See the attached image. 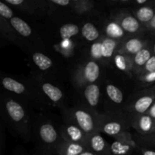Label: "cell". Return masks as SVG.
I'll use <instances>...</instances> for the list:
<instances>
[{
	"label": "cell",
	"mask_w": 155,
	"mask_h": 155,
	"mask_svg": "<svg viewBox=\"0 0 155 155\" xmlns=\"http://www.w3.org/2000/svg\"><path fill=\"white\" fill-rule=\"evenodd\" d=\"M37 86L41 93L43 94L53 105L61 107L64 99V95L58 86L43 79L38 80Z\"/></svg>",
	"instance_id": "obj_10"
},
{
	"label": "cell",
	"mask_w": 155,
	"mask_h": 155,
	"mask_svg": "<svg viewBox=\"0 0 155 155\" xmlns=\"http://www.w3.org/2000/svg\"><path fill=\"white\" fill-rule=\"evenodd\" d=\"M129 118L122 112L99 113V132L114 139L133 141Z\"/></svg>",
	"instance_id": "obj_2"
},
{
	"label": "cell",
	"mask_w": 155,
	"mask_h": 155,
	"mask_svg": "<svg viewBox=\"0 0 155 155\" xmlns=\"http://www.w3.org/2000/svg\"><path fill=\"white\" fill-rule=\"evenodd\" d=\"M155 101V86L140 89L133 94L124 105L122 113L129 120L138 115L145 114Z\"/></svg>",
	"instance_id": "obj_4"
},
{
	"label": "cell",
	"mask_w": 155,
	"mask_h": 155,
	"mask_svg": "<svg viewBox=\"0 0 155 155\" xmlns=\"http://www.w3.org/2000/svg\"><path fill=\"white\" fill-rule=\"evenodd\" d=\"M137 149H138V151H140L141 154L142 155H155L154 150L148 149V148H146V146L140 145V144H139V143H138Z\"/></svg>",
	"instance_id": "obj_33"
},
{
	"label": "cell",
	"mask_w": 155,
	"mask_h": 155,
	"mask_svg": "<svg viewBox=\"0 0 155 155\" xmlns=\"http://www.w3.org/2000/svg\"><path fill=\"white\" fill-rule=\"evenodd\" d=\"M138 143L134 141H124L114 139L110 144L111 155H128L135 148H137Z\"/></svg>",
	"instance_id": "obj_21"
},
{
	"label": "cell",
	"mask_w": 155,
	"mask_h": 155,
	"mask_svg": "<svg viewBox=\"0 0 155 155\" xmlns=\"http://www.w3.org/2000/svg\"><path fill=\"white\" fill-rule=\"evenodd\" d=\"M147 114H148L149 116H151L153 119L155 120V101L154 104L151 106V107L149 108V110L147 112Z\"/></svg>",
	"instance_id": "obj_37"
},
{
	"label": "cell",
	"mask_w": 155,
	"mask_h": 155,
	"mask_svg": "<svg viewBox=\"0 0 155 155\" xmlns=\"http://www.w3.org/2000/svg\"><path fill=\"white\" fill-rule=\"evenodd\" d=\"M112 62L119 71L127 74V76L133 77V64L132 56L120 52V51H117V53L112 59Z\"/></svg>",
	"instance_id": "obj_18"
},
{
	"label": "cell",
	"mask_w": 155,
	"mask_h": 155,
	"mask_svg": "<svg viewBox=\"0 0 155 155\" xmlns=\"http://www.w3.org/2000/svg\"><path fill=\"white\" fill-rule=\"evenodd\" d=\"M0 155H5L4 131H3V128L2 125H1V133H0Z\"/></svg>",
	"instance_id": "obj_35"
},
{
	"label": "cell",
	"mask_w": 155,
	"mask_h": 155,
	"mask_svg": "<svg viewBox=\"0 0 155 155\" xmlns=\"http://www.w3.org/2000/svg\"><path fill=\"white\" fill-rule=\"evenodd\" d=\"M148 45H150L148 41L143 39L142 36H140L139 35L128 36L126 39L122 40L117 51L133 57Z\"/></svg>",
	"instance_id": "obj_13"
},
{
	"label": "cell",
	"mask_w": 155,
	"mask_h": 155,
	"mask_svg": "<svg viewBox=\"0 0 155 155\" xmlns=\"http://www.w3.org/2000/svg\"><path fill=\"white\" fill-rule=\"evenodd\" d=\"M81 33L86 41L92 43L97 42L101 38L99 30L92 23L88 22L83 24L81 29Z\"/></svg>",
	"instance_id": "obj_25"
},
{
	"label": "cell",
	"mask_w": 155,
	"mask_h": 155,
	"mask_svg": "<svg viewBox=\"0 0 155 155\" xmlns=\"http://www.w3.org/2000/svg\"><path fill=\"white\" fill-rule=\"evenodd\" d=\"M2 86L5 90L15 95L26 96L29 98L35 97L34 92L30 89V86L25 83L13 78V77H4L2 78Z\"/></svg>",
	"instance_id": "obj_12"
},
{
	"label": "cell",
	"mask_w": 155,
	"mask_h": 155,
	"mask_svg": "<svg viewBox=\"0 0 155 155\" xmlns=\"http://www.w3.org/2000/svg\"><path fill=\"white\" fill-rule=\"evenodd\" d=\"M60 134L62 140L81 144L87 147V140L89 136L75 124L69 122H64V124L60 128Z\"/></svg>",
	"instance_id": "obj_9"
},
{
	"label": "cell",
	"mask_w": 155,
	"mask_h": 155,
	"mask_svg": "<svg viewBox=\"0 0 155 155\" xmlns=\"http://www.w3.org/2000/svg\"><path fill=\"white\" fill-rule=\"evenodd\" d=\"M152 72H155V54H153V55L151 56V58L148 60V61L147 62L146 64L145 65L143 69L141 71V72L139 73L138 75Z\"/></svg>",
	"instance_id": "obj_32"
},
{
	"label": "cell",
	"mask_w": 155,
	"mask_h": 155,
	"mask_svg": "<svg viewBox=\"0 0 155 155\" xmlns=\"http://www.w3.org/2000/svg\"><path fill=\"white\" fill-rule=\"evenodd\" d=\"M122 41L103 36L90 47V57L100 64H106L112 61L114 56L119 49Z\"/></svg>",
	"instance_id": "obj_6"
},
{
	"label": "cell",
	"mask_w": 155,
	"mask_h": 155,
	"mask_svg": "<svg viewBox=\"0 0 155 155\" xmlns=\"http://www.w3.org/2000/svg\"><path fill=\"white\" fill-rule=\"evenodd\" d=\"M106 95L107 98L110 100L113 104L120 105L124 103V95L123 91L116 85L110 83H107L104 87Z\"/></svg>",
	"instance_id": "obj_23"
},
{
	"label": "cell",
	"mask_w": 155,
	"mask_h": 155,
	"mask_svg": "<svg viewBox=\"0 0 155 155\" xmlns=\"http://www.w3.org/2000/svg\"><path fill=\"white\" fill-rule=\"evenodd\" d=\"M32 59L35 65L41 71H47L53 65L52 61L49 57L39 51L33 53L32 55Z\"/></svg>",
	"instance_id": "obj_27"
},
{
	"label": "cell",
	"mask_w": 155,
	"mask_h": 155,
	"mask_svg": "<svg viewBox=\"0 0 155 155\" xmlns=\"http://www.w3.org/2000/svg\"><path fill=\"white\" fill-rule=\"evenodd\" d=\"M0 29L2 35L8 40L12 41L14 42H19V38L17 36V32L14 30L10 22L5 18H0Z\"/></svg>",
	"instance_id": "obj_26"
},
{
	"label": "cell",
	"mask_w": 155,
	"mask_h": 155,
	"mask_svg": "<svg viewBox=\"0 0 155 155\" xmlns=\"http://www.w3.org/2000/svg\"><path fill=\"white\" fill-rule=\"evenodd\" d=\"M82 95L86 104V107L95 110L101 98V87L98 83H92L81 89Z\"/></svg>",
	"instance_id": "obj_15"
},
{
	"label": "cell",
	"mask_w": 155,
	"mask_h": 155,
	"mask_svg": "<svg viewBox=\"0 0 155 155\" xmlns=\"http://www.w3.org/2000/svg\"><path fill=\"white\" fill-rule=\"evenodd\" d=\"M130 123L139 136H149L155 132V120L147 114L131 117Z\"/></svg>",
	"instance_id": "obj_11"
},
{
	"label": "cell",
	"mask_w": 155,
	"mask_h": 155,
	"mask_svg": "<svg viewBox=\"0 0 155 155\" xmlns=\"http://www.w3.org/2000/svg\"><path fill=\"white\" fill-rule=\"evenodd\" d=\"M155 2H149L145 5L137 7L133 14L138 21L145 27L148 24L155 15Z\"/></svg>",
	"instance_id": "obj_19"
},
{
	"label": "cell",
	"mask_w": 155,
	"mask_h": 155,
	"mask_svg": "<svg viewBox=\"0 0 155 155\" xmlns=\"http://www.w3.org/2000/svg\"><path fill=\"white\" fill-rule=\"evenodd\" d=\"M2 114L14 131L26 142L30 139V117L24 103L17 97L5 94L2 97Z\"/></svg>",
	"instance_id": "obj_1"
},
{
	"label": "cell",
	"mask_w": 155,
	"mask_h": 155,
	"mask_svg": "<svg viewBox=\"0 0 155 155\" xmlns=\"http://www.w3.org/2000/svg\"><path fill=\"white\" fill-rule=\"evenodd\" d=\"M95 2L88 0H74L72 1L71 7L74 12L79 15L89 13L93 9Z\"/></svg>",
	"instance_id": "obj_28"
},
{
	"label": "cell",
	"mask_w": 155,
	"mask_h": 155,
	"mask_svg": "<svg viewBox=\"0 0 155 155\" xmlns=\"http://www.w3.org/2000/svg\"><path fill=\"white\" fill-rule=\"evenodd\" d=\"M88 150L86 145L62 140L56 149L55 155H80Z\"/></svg>",
	"instance_id": "obj_20"
},
{
	"label": "cell",
	"mask_w": 155,
	"mask_h": 155,
	"mask_svg": "<svg viewBox=\"0 0 155 155\" xmlns=\"http://www.w3.org/2000/svg\"><path fill=\"white\" fill-rule=\"evenodd\" d=\"M38 138L42 146L48 152L56 153L58 146L62 141L60 131L50 121H44L38 127Z\"/></svg>",
	"instance_id": "obj_7"
},
{
	"label": "cell",
	"mask_w": 155,
	"mask_h": 155,
	"mask_svg": "<svg viewBox=\"0 0 155 155\" xmlns=\"http://www.w3.org/2000/svg\"><path fill=\"white\" fill-rule=\"evenodd\" d=\"M116 21L124 32L129 36H137L145 31L144 26L139 22L134 15L127 10H121L115 15Z\"/></svg>",
	"instance_id": "obj_8"
},
{
	"label": "cell",
	"mask_w": 155,
	"mask_h": 155,
	"mask_svg": "<svg viewBox=\"0 0 155 155\" xmlns=\"http://www.w3.org/2000/svg\"><path fill=\"white\" fill-rule=\"evenodd\" d=\"M0 16H1V18H5L8 21H10L14 17L13 11L8 5L5 2H0Z\"/></svg>",
	"instance_id": "obj_31"
},
{
	"label": "cell",
	"mask_w": 155,
	"mask_h": 155,
	"mask_svg": "<svg viewBox=\"0 0 155 155\" xmlns=\"http://www.w3.org/2000/svg\"><path fill=\"white\" fill-rule=\"evenodd\" d=\"M153 55L152 48L148 45L141 50L140 51L133 56V77L138 75L144 68L145 65Z\"/></svg>",
	"instance_id": "obj_17"
},
{
	"label": "cell",
	"mask_w": 155,
	"mask_h": 155,
	"mask_svg": "<svg viewBox=\"0 0 155 155\" xmlns=\"http://www.w3.org/2000/svg\"><path fill=\"white\" fill-rule=\"evenodd\" d=\"M101 74V64L90 58L83 61L74 71L73 83L77 89H83L92 83H96Z\"/></svg>",
	"instance_id": "obj_5"
},
{
	"label": "cell",
	"mask_w": 155,
	"mask_h": 155,
	"mask_svg": "<svg viewBox=\"0 0 155 155\" xmlns=\"http://www.w3.org/2000/svg\"><path fill=\"white\" fill-rule=\"evenodd\" d=\"M105 36L116 40L122 41L127 37V33L123 30L116 21H111L105 26Z\"/></svg>",
	"instance_id": "obj_22"
},
{
	"label": "cell",
	"mask_w": 155,
	"mask_h": 155,
	"mask_svg": "<svg viewBox=\"0 0 155 155\" xmlns=\"http://www.w3.org/2000/svg\"><path fill=\"white\" fill-rule=\"evenodd\" d=\"M63 115L64 122L75 124L88 136L99 131V113L86 106L64 109Z\"/></svg>",
	"instance_id": "obj_3"
},
{
	"label": "cell",
	"mask_w": 155,
	"mask_h": 155,
	"mask_svg": "<svg viewBox=\"0 0 155 155\" xmlns=\"http://www.w3.org/2000/svg\"><path fill=\"white\" fill-rule=\"evenodd\" d=\"M101 133L97 131L88 136V149L98 155H111L110 145L106 142Z\"/></svg>",
	"instance_id": "obj_14"
},
{
	"label": "cell",
	"mask_w": 155,
	"mask_h": 155,
	"mask_svg": "<svg viewBox=\"0 0 155 155\" xmlns=\"http://www.w3.org/2000/svg\"><path fill=\"white\" fill-rule=\"evenodd\" d=\"M81 30L80 27L75 24H65L59 29V34L61 39H68L74 36H77Z\"/></svg>",
	"instance_id": "obj_30"
},
{
	"label": "cell",
	"mask_w": 155,
	"mask_h": 155,
	"mask_svg": "<svg viewBox=\"0 0 155 155\" xmlns=\"http://www.w3.org/2000/svg\"><path fill=\"white\" fill-rule=\"evenodd\" d=\"M50 2L58 6H63V7L71 6L72 4V1L71 0H51Z\"/></svg>",
	"instance_id": "obj_34"
},
{
	"label": "cell",
	"mask_w": 155,
	"mask_h": 155,
	"mask_svg": "<svg viewBox=\"0 0 155 155\" xmlns=\"http://www.w3.org/2000/svg\"><path fill=\"white\" fill-rule=\"evenodd\" d=\"M14 30L24 37H30L32 35V28L26 21L19 17L14 16L9 21Z\"/></svg>",
	"instance_id": "obj_24"
},
{
	"label": "cell",
	"mask_w": 155,
	"mask_h": 155,
	"mask_svg": "<svg viewBox=\"0 0 155 155\" xmlns=\"http://www.w3.org/2000/svg\"><path fill=\"white\" fill-rule=\"evenodd\" d=\"M134 79L139 89L155 86V72L135 76Z\"/></svg>",
	"instance_id": "obj_29"
},
{
	"label": "cell",
	"mask_w": 155,
	"mask_h": 155,
	"mask_svg": "<svg viewBox=\"0 0 155 155\" xmlns=\"http://www.w3.org/2000/svg\"><path fill=\"white\" fill-rule=\"evenodd\" d=\"M7 4L13 5L18 8L19 10L23 11L25 13L33 14L39 11H44L46 8V6L43 5L45 2L42 1H27V0H5Z\"/></svg>",
	"instance_id": "obj_16"
},
{
	"label": "cell",
	"mask_w": 155,
	"mask_h": 155,
	"mask_svg": "<svg viewBox=\"0 0 155 155\" xmlns=\"http://www.w3.org/2000/svg\"><path fill=\"white\" fill-rule=\"evenodd\" d=\"M144 27H145V31H148L151 33H155V15L153 19Z\"/></svg>",
	"instance_id": "obj_36"
},
{
	"label": "cell",
	"mask_w": 155,
	"mask_h": 155,
	"mask_svg": "<svg viewBox=\"0 0 155 155\" xmlns=\"http://www.w3.org/2000/svg\"><path fill=\"white\" fill-rule=\"evenodd\" d=\"M80 155H98L96 154H95V153H93L92 151H91L90 150H86V151H83V153H81Z\"/></svg>",
	"instance_id": "obj_38"
}]
</instances>
